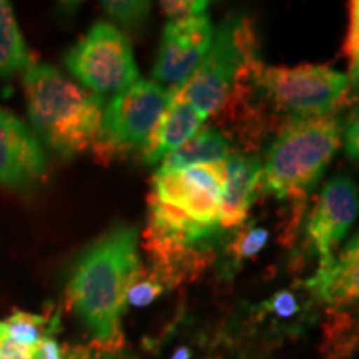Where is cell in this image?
<instances>
[{"label": "cell", "mask_w": 359, "mask_h": 359, "mask_svg": "<svg viewBox=\"0 0 359 359\" xmlns=\"http://www.w3.org/2000/svg\"><path fill=\"white\" fill-rule=\"evenodd\" d=\"M223 163L158 172L148 196L145 241L155 259V271L173 285L183 259L223 230Z\"/></svg>", "instance_id": "1"}, {"label": "cell", "mask_w": 359, "mask_h": 359, "mask_svg": "<svg viewBox=\"0 0 359 359\" xmlns=\"http://www.w3.org/2000/svg\"><path fill=\"white\" fill-rule=\"evenodd\" d=\"M142 269L138 231L118 224L83 251L70 269L67 298L87 326L93 346L122 349L127 290Z\"/></svg>", "instance_id": "2"}, {"label": "cell", "mask_w": 359, "mask_h": 359, "mask_svg": "<svg viewBox=\"0 0 359 359\" xmlns=\"http://www.w3.org/2000/svg\"><path fill=\"white\" fill-rule=\"evenodd\" d=\"M24 88L35 135L53 151L72 158L97 145L105 109L102 95L47 64H32L25 70Z\"/></svg>", "instance_id": "3"}, {"label": "cell", "mask_w": 359, "mask_h": 359, "mask_svg": "<svg viewBox=\"0 0 359 359\" xmlns=\"http://www.w3.org/2000/svg\"><path fill=\"white\" fill-rule=\"evenodd\" d=\"M341 135L343 120L336 114L290 122L262 161V191L278 200L303 198L333 160Z\"/></svg>", "instance_id": "4"}, {"label": "cell", "mask_w": 359, "mask_h": 359, "mask_svg": "<svg viewBox=\"0 0 359 359\" xmlns=\"http://www.w3.org/2000/svg\"><path fill=\"white\" fill-rule=\"evenodd\" d=\"M246 75L290 122L334 115L349 95L348 75L327 65L268 67L255 60Z\"/></svg>", "instance_id": "5"}, {"label": "cell", "mask_w": 359, "mask_h": 359, "mask_svg": "<svg viewBox=\"0 0 359 359\" xmlns=\"http://www.w3.org/2000/svg\"><path fill=\"white\" fill-rule=\"evenodd\" d=\"M255 60V34L250 20L228 17L215 29L212 45L198 69L178 88L208 118L226 102L231 88Z\"/></svg>", "instance_id": "6"}, {"label": "cell", "mask_w": 359, "mask_h": 359, "mask_svg": "<svg viewBox=\"0 0 359 359\" xmlns=\"http://www.w3.org/2000/svg\"><path fill=\"white\" fill-rule=\"evenodd\" d=\"M172 88L140 80L116 92L103 109L97 154L110 156L143 148L167 109Z\"/></svg>", "instance_id": "7"}, {"label": "cell", "mask_w": 359, "mask_h": 359, "mask_svg": "<svg viewBox=\"0 0 359 359\" xmlns=\"http://www.w3.org/2000/svg\"><path fill=\"white\" fill-rule=\"evenodd\" d=\"M70 74L88 92H120L138 80L132 45L109 22H98L65 55Z\"/></svg>", "instance_id": "8"}, {"label": "cell", "mask_w": 359, "mask_h": 359, "mask_svg": "<svg viewBox=\"0 0 359 359\" xmlns=\"http://www.w3.org/2000/svg\"><path fill=\"white\" fill-rule=\"evenodd\" d=\"M359 213V190L348 177H336L326 183L309 213L306 241L320 266L334 259V248L351 228Z\"/></svg>", "instance_id": "9"}, {"label": "cell", "mask_w": 359, "mask_h": 359, "mask_svg": "<svg viewBox=\"0 0 359 359\" xmlns=\"http://www.w3.org/2000/svg\"><path fill=\"white\" fill-rule=\"evenodd\" d=\"M213 22L206 13L168 20L163 29L154 77L170 87H182L195 74L212 45Z\"/></svg>", "instance_id": "10"}, {"label": "cell", "mask_w": 359, "mask_h": 359, "mask_svg": "<svg viewBox=\"0 0 359 359\" xmlns=\"http://www.w3.org/2000/svg\"><path fill=\"white\" fill-rule=\"evenodd\" d=\"M47 167L35 132L0 107V183L11 190H27L45 177Z\"/></svg>", "instance_id": "11"}, {"label": "cell", "mask_w": 359, "mask_h": 359, "mask_svg": "<svg viewBox=\"0 0 359 359\" xmlns=\"http://www.w3.org/2000/svg\"><path fill=\"white\" fill-rule=\"evenodd\" d=\"M205 116L196 110L190 100H187L182 90L172 88L170 102L160 116L158 123L150 135L145 147L142 148L143 160L147 165H158L165 156L177 150L201 128Z\"/></svg>", "instance_id": "12"}, {"label": "cell", "mask_w": 359, "mask_h": 359, "mask_svg": "<svg viewBox=\"0 0 359 359\" xmlns=\"http://www.w3.org/2000/svg\"><path fill=\"white\" fill-rule=\"evenodd\" d=\"M304 286L314 299L334 309L359 303V235L326 268H318Z\"/></svg>", "instance_id": "13"}, {"label": "cell", "mask_w": 359, "mask_h": 359, "mask_svg": "<svg viewBox=\"0 0 359 359\" xmlns=\"http://www.w3.org/2000/svg\"><path fill=\"white\" fill-rule=\"evenodd\" d=\"M224 185L222 198V228L240 226L246 219L262 178V160L230 155L223 163Z\"/></svg>", "instance_id": "14"}, {"label": "cell", "mask_w": 359, "mask_h": 359, "mask_svg": "<svg viewBox=\"0 0 359 359\" xmlns=\"http://www.w3.org/2000/svg\"><path fill=\"white\" fill-rule=\"evenodd\" d=\"M230 155V142L219 130L201 127L190 140L161 160L158 172H173L196 165L224 163Z\"/></svg>", "instance_id": "15"}, {"label": "cell", "mask_w": 359, "mask_h": 359, "mask_svg": "<svg viewBox=\"0 0 359 359\" xmlns=\"http://www.w3.org/2000/svg\"><path fill=\"white\" fill-rule=\"evenodd\" d=\"M32 64L12 6L6 0H0V77H11L22 69L27 70Z\"/></svg>", "instance_id": "16"}, {"label": "cell", "mask_w": 359, "mask_h": 359, "mask_svg": "<svg viewBox=\"0 0 359 359\" xmlns=\"http://www.w3.org/2000/svg\"><path fill=\"white\" fill-rule=\"evenodd\" d=\"M58 316H42L27 311H13L6 321H0V341L7 339L19 346L32 349L43 336L55 333Z\"/></svg>", "instance_id": "17"}, {"label": "cell", "mask_w": 359, "mask_h": 359, "mask_svg": "<svg viewBox=\"0 0 359 359\" xmlns=\"http://www.w3.org/2000/svg\"><path fill=\"white\" fill-rule=\"evenodd\" d=\"M168 286L163 276H160L156 271H145L142 266L127 290V304L135 308H145L154 303L160 294H163Z\"/></svg>", "instance_id": "18"}, {"label": "cell", "mask_w": 359, "mask_h": 359, "mask_svg": "<svg viewBox=\"0 0 359 359\" xmlns=\"http://www.w3.org/2000/svg\"><path fill=\"white\" fill-rule=\"evenodd\" d=\"M344 52L349 58V95L359 100V0L349 4V27Z\"/></svg>", "instance_id": "19"}, {"label": "cell", "mask_w": 359, "mask_h": 359, "mask_svg": "<svg viewBox=\"0 0 359 359\" xmlns=\"http://www.w3.org/2000/svg\"><path fill=\"white\" fill-rule=\"evenodd\" d=\"M103 12L116 24L125 27H137L150 13V2H135V0H118V2H103Z\"/></svg>", "instance_id": "20"}, {"label": "cell", "mask_w": 359, "mask_h": 359, "mask_svg": "<svg viewBox=\"0 0 359 359\" xmlns=\"http://www.w3.org/2000/svg\"><path fill=\"white\" fill-rule=\"evenodd\" d=\"M269 233L266 228L250 226L240 231L231 241V258L235 262H245V259L255 258L268 243Z\"/></svg>", "instance_id": "21"}, {"label": "cell", "mask_w": 359, "mask_h": 359, "mask_svg": "<svg viewBox=\"0 0 359 359\" xmlns=\"http://www.w3.org/2000/svg\"><path fill=\"white\" fill-rule=\"evenodd\" d=\"M262 313L268 314L269 318H275V320L288 321L302 313V306H299L298 296L293 291L283 290L273 294L266 303H263Z\"/></svg>", "instance_id": "22"}, {"label": "cell", "mask_w": 359, "mask_h": 359, "mask_svg": "<svg viewBox=\"0 0 359 359\" xmlns=\"http://www.w3.org/2000/svg\"><path fill=\"white\" fill-rule=\"evenodd\" d=\"M344 154L349 160L359 163V100L356 109L348 116V122L343 125V135H341Z\"/></svg>", "instance_id": "23"}, {"label": "cell", "mask_w": 359, "mask_h": 359, "mask_svg": "<svg viewBox=\"0 0 359 359\" xmlns=\"http://www.w3.org/2000/svg\"><path fill=\"white\" fill-rule=\"evenodd\" d=\"M160 7L170 17V20H173L201 15V13L206 12L208 2H201V0H173V2H161Z\"/></svg>", "instance_id": "24"}, {"label": "cell", "mask_w": 359, "mask_h": 359, "mask_svg": "<svg viewBox=\"0 0 359 359\" xmlns=\"http://www.w3.org/2000/svg\"><path fill=\"white\" fill-rule=\"evenodd\" d=\"M65 359H135L122 349H100L77 346L65 351Z\"/></svg>", "instance_id": "25"}, {"label": "cell", "mask_w": 359, "mask_h": 359, "mask_svg": "<svg viewBox=\"0 0 359 359\" xmlns=\"http://www.w3.org/2000/svg\"><path fill=\"white\" fill-rule=\"evenodd\" d=\"M55 333L43 336L32 348V359H65V351L55 339Z\"/></svg>", "instance_id": "26"}, {"label": "cell", "mask_w": 359, "mask_h": 359, "mask_svg": "<svg viewBox=\"0 0 359 359\" xmlns=\"http://www.w3.org/2000/svg\"><path fill=\"white\" fill-rule=\"evenodd\" d=\"M0 359H32V349L2 339L0 341Z\"/></svg>", "instance_id": "27"}, {"label": "cell", "mask_w": 359, "mask_h": 359, "mask_svg": "<svg viewBox=\"0 0 359 359\" xmlns=\"http://www.w3.org/2000/svg\"><path fill=\"white\" fill-rule=\"evenodd\" d=\"M344 331H346V336L341 339V344H343L344 351L359 348V313L353 321L348 323V326L344 327Z\"/></svg>", "instance_id": "28"}]
</instances>
